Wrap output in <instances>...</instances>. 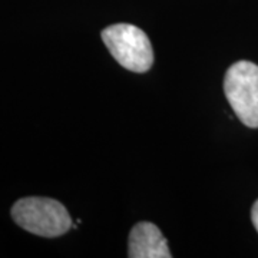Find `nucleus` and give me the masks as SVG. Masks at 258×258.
<instances>
[{"label":"nucleus","mask_w":258,"mask_h":258,"mask_svg":"<svg viewBox=\"0 0 258 258\" xmlns=\"http://www.w3.org/2000/svg\"><path fill=\"white\" fill-rule=\"evenodd\" d=\"M102 40L113 59L131 72L144 74L154 64V50L147 33L129 23H116L103 29Z\"/></svg>","instance_id":"obj_2"},{"label":"nucleus","mask_w":258,"mask_h":258,"mask_svg":"<svg viewBox=\"0 0 258 258\" xmlns=\"http://www.w3.org/2000/svg\"><path fill=\"white\" fill-rule=\"evenodd\" d=\"M128 257L171 258L165 237L152 222H138L129 234Z\"/></svg>","instance_id":"obj_4"},{"label":"nucleus","mask_w":258,"mask_h":258,"mask_svg":"<svg viewBox=\"0 0 258 258\" xmlns=\"http://www.w3.org/2000/svg\"><path fill=\"white\" fill-rule=\"evenodd\" d=\"M12 218L23 230L46 238L60 237L74 225L63 204L42 197L19 200L12 207Z\"/></svg>","instance_id":"obj_1"},{"label":"nucleus","mask_w":258,"mask_h":258,"mask_svg":"<svg viewBox=\"0 0 258 258\" xmlns=\"http://www.w3.org/2000/svg\"><path fill=\"white\" fill-rule=\"evenodd\" d=\"M251 220H252V224L255 227V230L258 232V200L252 205V210H251Z\"/></svg>","instance_id":"obj_5"},{"label":"nucleus","mask_w":258,"mask_h":258,"mask_svg":"<svg viewBox=\"0 0 258 258\" xmlns=\"http://www.w3.org/2000/svg\"><path fill=\"white\" fill-rule=\"evenodd\" d=\"M224 92L234 113L248 128H258V66L248 60L231 64Z\"/></svg>","instance_id":"obj_3"}]
</instances>
